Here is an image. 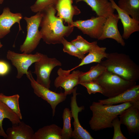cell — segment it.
Here are the masks:
<instances>
[{"label": "cell", "instance_id": "cb8c5ba5", "mask_svg": "<svg viewBox=\"0 0 139 139\" xmlns=\"http://www.w3.org/2000/svg\"><path fill=\"white\" fill-rule=\"evenodd\" d=\"M117 5L132 18L139 21V0H119Z\"/></svg>", "mask_w": 139, "mask_h": 139}, {"label": "cell", "instance_id": "4dcf8cb0", "mask_svg": "<svg viewBox=\"0 0 139 139\" xmlns=\"http://www.w3.org/2000/svg\"><path fill=\"white\" fill-rule=\"evenodd\" d=\"M112 124L114 130L113 139H127L121 132L120 128L121 124L118 117L114 119L112 122Z\"/></svg>", "mask_w": 139, "mask_h": 139}, {"label": "cell", "instance_id": "5bb4252c", "mask_svg": "<svg viewBox=\"0 0 139 139\" xmlns=\"http://www.w3.org/2000/svg\"><path fill=\"white\" fill-rule=\"evenodd\" d=\"M22 17L21 13H12L8 7H4L0 15V39L10 32L11 28L16 23L19 24V30H22L20 21Z\"/></svg>", "mask_w": 139, "mask_h": 139}, {"label": "cell", "instance_id": "4316f807", "mask_svg": "<svg viewBox=\"0 0 139 139\" xmlns=\"http://www.w3.org/2000/svg\"><path fill=\"white\" fill-rule=\"evenodd\" d=\"M71 42L84 55L88 53L92 46L97 43L96 41L89 42L80 35L77 36L76 38L72 40Z\"/></svg>", "mask_w": 139, "mask_h": 139}, {"label": "cell", "instance_id": "30bf717a", "mask_svg": "<svg viewBox=\"0 0 139 139\" xmlns=\"http://www.w3.org/2000/svg\"><path fill=\"white\" fill-rule=\"evenodd\" d=\"M79 70L73 71L70 73L69 70L59 68L57 71L58 76L55 79L54 85L58 88L62 87L67 95L72 93L74 88L79 84V77L81 73Z\"/></svg>", "mask_w": 139, "mask_h": 139}, {"label": "cell", "instance_id": "4fadbf2b", "mask_svg": "<svg viewBox=\"0 0 139 139\" xmlns=\"http://www.w3.org/2000/svg\"><path fill=\"white\" fill-rule=\"evenodd\" d=\"M119 20L118 14H112L106 18L102 33L98 40L110 38L116 41L123 46L125 45V42L118 28V23Z\"/></svg>", "mask_w": 139, "mask_h": 139}, {"label": "cell", "instance_id": "9a60e30c", "mask_svg": "<svg viewBox=\"0 0 139 139\" xmlns=\"http://www.w3.org/2000/svg\"><path fill=\"white\" fill-rule=\"evenodd\" d=\"M117 13L122 24L123 32L122 37L127 39L133 33L139 31V21L131 17L126 12L120 8L114 0H109Z\"/></svg>", "mask_w": 139, "mask_h": 139}, {"label": "cell", "instance_id": "e0dca14e", "mask_svg": "<svg viewBox=\"0 0 139 139\" xmlns=\"http://www.w3.org/2000/svg\"><path fill=\"white\" fill-rule=\"evenodd\" d=\"M99 102L104 105H114L128 102H139V85H135L114 97L100 100Z\"/></svg>", "mask_w": 139, "mask_h": 139}, {"label": "cell", "instance_id": "3957f363", "mask_svg": "<svg viewBox=\"0 0 139 139\" xmlns=\"http://www.w3.org/2000/svg\"><path fill=\"white\" fill-rule=\"evenodd\" d=\"M106 58L100 64L107 71L129 81L136 82L139 79V66L128 55L113 52L108 53Z\"/></svg>", "mask_w": 139, "mask_h": 139}, {"label": "cell", "instance_id": "1f68e13d", "mask_svg": "<svg viewBox=\"0 0 139 139\" xmlns=\"http://www.w3.org/2000/svg\"><path fill=\"white\" fill-rule=\"evenodd\" d=\"M9 70V66L6 62L0 61V75H3L7 74Z\"/></svg>", "mask_w": 139, "mask_h": 139}, {"label": "cell", "instance_id": "83f0119b", "mask_svg": "<svg viewBox=\"0 0 139 139\" xmlns=\"http://www.w3.org/2000/svg\"><path fill=\"white\" fill-rule=\"evenodd\" d=\"M61 44L63 46V50L69 55L82 59L85 57V55L81 52L71 42L67 41L64 38L62 40Z\"/></svg>", "mask_w": 139, "mask_h": 139}, {"label": "cell", "instance_id": "ba28073f", "mask_svg": "<svg viewBox=\"0 0 139 139\" xmlns=\"http://www.w3.org/2000/svg\"><path fill=\"white\" fill-rule=\"evenodd\" d=\"M42 55L38 52L34 54L23 53L20 54L9 50L7 52L6 57L16 68L17 71L16 77L20 79L24 75L27 74L29 67L32 64L38 61Z\"/></svg>", "mask_w": 139, "mask_h": 139}, {"label": "cell", "instance_id": "2e32d148", "mask_svg": "<svg viewBox=\"0 0 139 139\" xmlns=\"http://www.w3.org/2000/svg\"><path fill=\"white\" fill-rule=\"evenodd\" d=\"M73 0H57L55 6L56 16L62 18L68 25L71 26L74 16L81 13L78 7L73 4Z\"/></svg>", "mask_w": 139, "mask_h": 139}, {"label": "cell", "instance_id": "8992f818", "mask_svg": "<svg viewBox=\"0 0 139 139\" xmlns=\"http://www.w3.org/2000/svg\"><path fill=\"white\" fill-rule=\"evenodd\" d=\"M62 63L55 58H50L43 54L40 59L34 64L33 72L36 75V80L38 83L49 89L51 80L50 76L53 69L57 66H61Z\"/></svg>", "mask_w": 139, "mask_h": 139}, {"label": "cell", "instance_id": "7c38bea8", "mask_svg": "<svg viewBox=\"0 0 139 139\" xmlns=\"http://www.w3.org/2000/svg\"><path fill=\"white\" fill-rule=\"evenodd\" d=\"M121 123L125 125L131 135L139 132V104L127 108L119 115Z\"/></svg>", "mask_w": 139, "mask_h": 139}, {"label": "cell", "instance_id": "44dd1931", "mask_svg": "<svg viewBox=\"0 0 139 139\" xmlns=\"http://www.w3.org/2000/svg\"><path fill=\"white\" fill-rule=\"evenodd\" d=\"M62 128L53 124L39 129L34 133L33 139H62Z\"/></svg>", "mask_w": 139, "mask_h": 139}, {"label": "cell", "instance_id": "277c9868", "mask_svg": "<svg viewBox=\"0 0 139 139\" xmlns=\"http://www.w3.org/2000/svg\"><path fill=\"white\" fill-rule=\"evenodd\" d=\"M95 81L102 88V94L108 98L116 96L136 84V82L126 80L107 70Z\"/></svg>", "mask_w": 139, "mask_h": 139}, {"label": "cell", "instance_id": "484cf974", "mask_svg": "<svg viewBox=\"0 0 139 139\" xmlns=\"http://www.w3.org/2000/svg\"><path fill=\"white\" fill-rule=\"evenodd\" d=\"M72 118L71 112L68 108H65L63 110L62 118L63 126L62 128V139H69L72 138L73 130L71 121Z\"/></svg>", "mask_w": 139, "mask_h": 139}, {"label": "cell", "instance_id": "f1b7e54d", "mask_svg": "<svg viewBox=\"0 0 139 139\" xmlns=\"http://www.w3.org/2000/svg\"><path fill=\"white\" fill-rule=\"evenodd\" d=\"M57 0H36L30 7L32 12L37 13L41 12L48 6H55Z\"/></svg>", "mask_w": 139, "mask_h": 139}, {"label": "cell", "instance_id": "836d02e7", "mask_svg": "<svg viewBox=\"0 0 139 139\" xmlns=\"http://www.w3.org/2000/svg\"><path fill=\"white\" fill-rule=\"evenodd\" d=\"M3 46L2 44L1 43L0 41V48H1V47H2V46Z\"/></svg>", "mask_w": 139, "mask_h": 139}, {"label": "cell", "instance_id": "d6a6232c", "mask_svg": "<svg viewBox=\"0 0 139 139\" xmlns=\"http://www.w3.org/2000/svg\"><path fill=\"white\" fill-rule=\"evenodd\" d=\"M4 0H0V4H2L4 2Z\"/></svg>", "mask_w": 139, "mask_h": 139}, {"label": "cell", "instance_id": "d6986e66", "mask_svg": "<svg viewBox=\"0 0 139 139\" xmlns=\"http://www.w3.org/2000/svg\"><path fill=\"white\" fill-rule=\"evenodd\" d=\"M76 3L80 2H85L95 12L97 16L107 18L114 13L115 10L109 0H76Z\"/></svg>", "mask_w": 139, "mask_h": 139}, {"label": "cell", "instance_id": "9c48e42d", "mask_svg": "<svg viewBox=\"0 0 139 139\" xmlns=\"http://www.w3.org/2000/svg\"><path fill=\"white\" fill-rule=\"evenodd\" d=\"M106 18L101 16H93L85 20L73 21L71 26L75 27L84 34L98 40L101 36Z\"/></svg>", "mask_w": 139, "mask_h": 139}, {"label": "cell", "instance_id": "f546056e", "mask_svg": "<svg viewBox=\"0 0 139 139\" xmlns=\"http://www.w3.org/2000/svg\"><path fill=\"white\" fill-rule=\"evenodd\" d=\"M85 87L89 94L99 93L102 94L103 90L100 85L96 81L89 82H82L80 84Z\"/></svg>", "mask_w": 139, "mask_h": 139}, {"label": "cell", "instance_id": "8fae6325", "mask_svg": "<svg viewBox=\"0 0 139 139\" xmlns=\"http://www.w3.org/2000/svg\"><path fill=\"white\" fill-rule=\"evenodd\" d=\"M76 86L74 89L71 98V111L74 120L73 123L74 129L72 137L75 139H93L89 132L82 126L79 120V113L84 109V107H79L77 105L76 96L79 94L76 93Z\"/></svg>", "mask_w": 139, "mask_h": 139}, {"label": "cell", "instance_id": "7402d4cb", "mask_svg": "<svg viewBox=\"0 0 139 139\" xmlns=\"http://www.w3.org/2000/svg\"><path fill=\"white\" fill-rule=\"evenodd\" d=\"M8 119L12 125L18 124L21 121L17 115L0 100V136L6 138L7 135L2 126L4 118Z\"/></svg>", "mask_w": 139, "mask_h": 139}, {"label": "cell", "instance_id": "603a6c76", "mask_svg": "<svg viewBox=\"0 0 139 139\" xmlns=\"http://www.w3.org/2000/svg\"><path fill=\"white\" fill-rule=\"evenodd\" d=\"M106 71V68L100 63L91 66L86 72H81L79 77V84L82 82L96 81Z\"/></svg>", "mask_w": 139, "mask_h": 139}, {"label": "cell", "instance_id": "d4e9b609", "mask_svg": "<svg viewBox=\"0 0 139 139\" xmlns=\"http://www.w3.org/2000/svg\"><path fill=\"white\" fill-rule=\"evenodd\" d=\"M19 98L20 96L18 94L8 96L2 93H0V100L14 112L21 120L22 117L19 107Z\"/></svg>", "mask_w": 139, "mask_h": 139}, {"label": "cell", "instance_id": "6da1fadb", "mask_svg": "<svg viewBox=\"0 0 139 139\" xmlns=\"http://www.w3.org/2000/svg\"><path fill=\"white\" fill-rule=\"evenodd\" d=\"M41 12L43 15L39 27L42 39L48 44H61L63 39L70 36L74 27L65 25L63 20L55 15V6H49Z\"/></svg>", "mask_w": 139, "mask_h": 139}, {"label": "cell", "instance_id": "ac0fdd59", "mask_svg": "<svg viewBox=\"0 0 139 139\" xmlns=\"http://www.w3.org/2000/svg\"><path fill=\"white\" fill-rule=\"evenodd\" d=\"M34 132L32 128L23 121L12 125L6 131L7 139H33Z\"/></svg>", "mask_w": 139, "mask_h": 139}, {"label": "cell", "instance_id": "ffe728a7", "mask_svg": "<svg viewBox=\"0 0 139 139\" xmlns=\"http://www.w3.org/2000/svg\"><path fill=\"white\" fill-rule=\"evenodd\" d=\"M106 48L100 47L97 44L91 47L88 54L81 60L80 63L75 67L69 70L70 72L79 67L93 63H100L103 58H106L108 54L106 51Z\"/></svg>", "mask_w": 139, "mask_h": 139}, {"label": "cell", "instance_id": "52a82bcc", "mask_svg": "<svg viewBox=\"0 0 139 139\" xmlns=\"http://www.w3.org/2000/svg\"><path fill=\"white\" fill-rule=\"evenodd\" d=\"M26 75L30 82L35 94L50 105L52 110L53 116H54L57 106L66 100L67 95L64 92L57 93L53 91L38 83L33 77L31 71H28Z\"/></svg>", "mask_w": 139, "mask_h": 139}, {"label": "cell", "instance_id": "5b68a950", "mask_svg": "<svg viewBox=\"0 0 139 139\" xmlns=\"http://www.w3.org/2000/svg\"><path fill=\"white\" fill-rule=\"evenodd\" d=\"M42 15V12H39L30 17L23 18L27 23V33L24 41L20 47L21 52L31 54L39 45L42 39L39 28Z\"/></svg>", "mask_w": 139, "mask_h": 139}, {"label": "cell", "instance_id": "7a4b0ae2", "mask_svg": "<svg viewBox=\"0 0 139 139\" xmlns=\"http://www.w3.org/2000/svg\"><path fill=\"white\" fill-rule=\"evenodd\" d=\"M139 102H128L117 105H104L93 102L90 108L92 116L89 121L90 128L97 131L112 127V123L114 119L124 110Z\"/></svg>", "mask_w": 139, "mask_h": 139}]
</instances>
